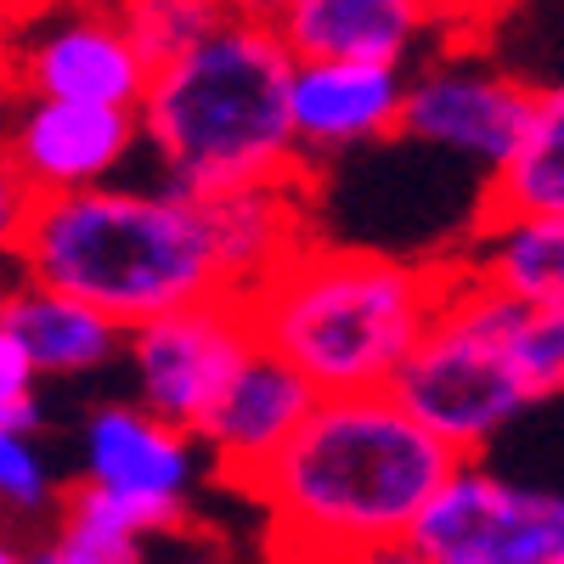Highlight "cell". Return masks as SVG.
I'll list each match as a JSON object with an SVG mask.
<instances>
[{"instance_id": "ba28073f", "label": "cell", "mask_w": 564, "mask_h": 564, "mask_svg": "<svg viewBox=\"0 0 564 564\" xmlns=\"http://www.w3.org/2000/svg\"><path fill=\"white\" fill-rule=\"evenodd\" d=\"M536 90L520 74H502L491 63H463V57H430L417 74H406L401 90V135L452 148L475 164H497L513 135L525 130Z\"/></svg>"}, {"instance_id": "d4e9b609", "label": "cell", "mask_w": 564, "mask_h": 564, "mask_svg": "<svg viewBox=\"0 0 564 564\" xmlns=\"http://www.w3.org/2000/svg\"><path fill=\"white\" fill-rule=\"evenodd\" d=\"M215 12H226V18H271L282 0H209Z\"/></svg>"}, {"instance_id": "3957f363", "label": "cell", "mask_w": 564, "mask_h": 564, "mask_svg": "<svg viewBox=\"0 0 564 564\" xmlns=\"http://www.w3.org/2000/svg\"><path fill=\"white\" fill-rule=\"evenodd\" d=\"M289 68L271 18H215L186 52L148 68L135 97L141 148H153L164 181L193 198L249 181L305 175L289 124Z\"/></svg>"}, {"instance_id": "484cf974", "label": "cell", "mask_w": 564, "mask_h": 564, "mask_svg": "<svg viewBox=\"0 0 564 564\" xmlns=\"http://www.w3.org/2000/svg\"><path fill=\"white\" fill-rule=\"evenodd\" d=\"M12 276H18V265H12V254H0V294L12 289Z\"/></svg>"}, {"instance_id": "7402d4cb", "label": "cell", "mask_w": 564, "mask_h": 564, "mask_svg": "<svg viewBox=\"0 0 564 564\" xmlns=\"http://www.w3.org/2000/svg\"><path fill=\"white\" fill-rule=\"evenodd\" d=\"M34 390H40V372L23 356L18 334L0 322V423H12V430H40V395Z\"/></svg>"}, {"instance_id": "8fae6325", "label": "cell", "mask_w": 564, "mask_h": 564, "mask_svg": "<svg viewBox=\"0 0 564 564\" xmlns=\"http://www.w3.org/2000/svg\"><path fill=\"white\" fill-rule=\"evenodd\" d=\"M18 85L29 97L135 108L141 85H148V57L135 52V40L124 34L113 7H79L34 29L18 63Z\"/></svg>"}, {"instance_id": "cb8c5ba5", "label": "cell", "mask_w": 564, "mask_h": 564, "mask_svg": "<svg viewBox=\"0 0 564 564\" xmlns=\"http://www.w3.org/2000/svg\"><path fill=\"white\" fill-rule=\"evenodd\" d=\"M23 215H29V186L18 181L7 148H0V254H12V238H18Z\"/></svg>"}, {"instance_id": "ac0fdd59", "label": "cell", "mask_w": 564, "mask_h": 564, "mask_svg": "<svg viewBox=\"0 0 564 564\" xmlns=\"http://www.w3.org/2000/svg\"><path fill=\"white\" fill-rule=\"evenodd\" d=\"M457 265L520 305H564V215L480 220L475 254H463Z\"/></svg>"}, {"instance_id": "2e32d148", "label": "cell", "mask_w": 564, "mask_h": 564, "mask_svg": "<svg viewBox=\"0 0 564 564\" xmlns=\"http://www.w3.org/2000/svg\"><path fill=\"white\" fill-rule=\"evenodd\" d=\"M181 525H186V502L135 497V491L79 480L52 508L45 558H57V564H130V558H141V547L153 536H170Z\"/></svg>"}, {"instance_id": "52a82bcc", "label": "cell", "mask_w": 564, "mask_h": 564, "mask_svg": "<svg viewBox=\"0 0 564 564\" xmlns=\"http://www.w3.org/2000/svg\"><path fill=\"white\" fill-rule=\"evenodd\" d=\"M124 339H130L141 406H153L181 430H198V417L215 406L226 379L254 350V327L238 294H209L124 327Z\"/></svg>"}, {"instance_id": "ffe728a7", "label": "cell", "mask_w": 564, "mask_h": 564, "mask_svg": "<svg viewBox=\"0 0 564 564\" xmlns=\"http://www.w3.org/2000/svg\"><path fill=\"white\" fill-rule=\"evenodd\" d=\"M113 18L124 23V34L135 40V52L153 63L186 52L220 12L209 7V0H113Z\"/></svg>"}, {"instance_id": "277c9868", "label": "cell", "mask_w": 564, "mask_h": 564, "mask_svg": "<svg viewBox=\"0 0 564 564\" xmlns=\"http://www.w3.org/2000/svg\"><path fill=\"white\" fill-rule=\"evenodd\" d=\"M452 265L379 249L300 243L238 294L254 345L305 372L316 395L384 390L435 316Z\"/></svg>"}, {"instance_id": "30bf717a", "label": "cell", "mask_w": 564, "mask_h": 564, "mask_svg": "<svg viewBox=\"0 0 564 564\" xmlns=\"http://www.w3.org/2000/svg\"><path fill=\"white\" fill-rule=\"evenodd\" d=\"M401 63L367 57H294L289 68V124L300 159L311 153H350L367 141L401 135Z\"/></svg>"}, {"instance_id": "8992f818", "label": "cell", "mask_w": 564, "mask_h": 564, "mask_svg": "<svg viewBox=\"0 0 564 564\" xmlns=\"http://www.w3.org/2000/svg\"><path fill=\"white\" fill-rule=\"evenodd\" d=\"M412 564H558L564 502L553 491L513 486L480 457H457L452 475L423 497L401 553Z\"/></svg>"}, {"instance_id": "44dd1931", "label": "cell", "mask_w": 564, "mask_h": 564, "mask_svg": "<svg viewBox=\"0 0 564 564\" xmlns=\"http://www.w3.org/2000/svg\"><path fill=\"white\" fill-rule=\"evenodd\" d=\"M57 480L52 463L34 446V430H12L0 423V520H52L57 508Z\"/></svg>"}, {"instance_id": "7a4b0ae2", "label": "cell", "mask_w": 564, "mask_h": 564, "mask_svg": "<svg viewBox=\"0 0 564 564\" xmlns=\"http://www.w3.org/2000/svg\"><path fill=\"white\" fill-rule=\"evenodd\" d=\"M12 265L18 276L97 305L119 327H135L209 294H231L204 198L181 193L170 181H97L79 193L29 198V215L12 238Z\"/></svg>"}, {"instance_id": "9a60e30c", "label": "cell", "mask_w": 564, "mask_h": 564, "mask_svg": "<svg viewBox=\"0 0 564 564\" xmlns=\"http://www.w3.org/2000/svg\"><path fill=\"white\" fill-rule=\"evenodd\" d=\"M209 231H215V254L226 271V289L243 294L249 282H260L282 254H294L311 238V198H305V175H282V181H249V186H226V193L204 198Z\"/></svg>"}, {"instance_id": "5bb4252c", "label": "cell", "mask_w": 564, "mask_h": 564, "mask_svg": "<svg viewBox=\"0 0 564 564\" xmlns=\"http://www.w3.org/2000/svg\"><path fill=\"white\" fill-rule=\"evenodd\" d=\"M294 57H367L412 63L423 34H441L430 0H282L271 12Z\"/></svg>"}, {"instance_id": "e0dca14e", "label": "cell", "mask_w": 564, "mask_h": 564, "mask_svg": "<svg viewBox=\"0 0 564 564\" xmlns=\"http://www.w3.org/2000/svg\"><path fill=\"white\" fill-rule=\"evenodd\" d=\"M0 322L18 334L40 379L97 372L124 350V327L113 316H102L97 305H85L63 289H45L34 276H12V289L0 294Z\"/></svg>"}, {"instance_id": "d6986e66", "label": "cell", "mask_w": 564, "mask_h": 564, "mask_svg": "<svg viewBox=\"0 0 564 564\" xmlns=\"http://www.w3.org/2000/svg\"><path fill=\"white\" fill-rule=\"evenodd\" d=\"M502 215H564V90L542 85L525 130L491 164L480 220Z\"/></svg>"}, {"instance_id": "603a6c76", "label": "cell", "mask_w": 564, "mask_h": 564, "mask_svg": "<svg viewBox=\"0 0 564 564\" xmlns=\"http://www.w3.org/2000/svg\"><path fill=\"white\" fill-rule=\"evenodd\" d=\"M520 0H430L435 12V29L452 34V40H475V34H491Z\"/></svg>"}, {"instance_id": "5b68a950", "label": "cell", "mask_w": 564, "mask_h": 564, "mask_svg": "<svg viewBox=\"0 0 564 564\" xmlns=\"http://www.w3.org/2000/svg\"><path fill=\"white\" fill-rule=\"evenodd\" d=\"M446 265L441 305L384 390L457 457H480L520 412L564 390V305H520Z\"/></svg>"}, {"instance_id": "9c48e42d", "label": "cell", "mask_w": 564, "mask_h": 564, "mask_svg": "<svg viewBox=\"0 0 564 564\" xmlns=\"http://www.w3.org/2000/svg\"><path fill=\"white\" fill-rule=\"evenodd\" d=\"M18 181L29 198L45 193H79V186L113 181L124 159L141 148L135 108L113 102H74V97H29L0 135Z\"/></svg>"}, {"instance_id": "4316f807", "label": "cell", "mask_w": 564, "mask_h": 564, "mask_svg": "<svg viewBox=\"0 0 564 564\" xmlns=\"http://www.w3.org/2000/svg\"><path fill=\"white\" fill-rule=\"evenodd\" d=\"M7 558H18V542L7 536V520H0V564H7Z\"/></svg>"}, {"instance_id": "6da1fadb", "label": "cell", "mask_w": 564, "mask_h": 564, "mask_svg": "<svg viewBox=\"0 0 564 564\" xmlns=\"http://www.w3.org/2000/svg\"><path fill=\"white\" fill-rule=\"evenodd\" d=\"M457 452L390 390L316 395L254 475L238 486L265 508L271 558H395Z\"/></svg>"}, {"instance_id": "7c38bea8", "label": "cell", "mask_w": 564, "mask_h": 564, "mask_svg": "<svg viewBox=\"0 0 564 564\" xmlns=\"http://www.w3.org/2000/svg\"><path fill=\"white\" fill-rule=\"evenodd\" d=\"M311 401H316V390L305 372H294L276 350L254 345L193 430L198 452H209L220 468V486H243L294 435V423L311 412Z\"/></svg>"}, {"instance_id": "4fadbf2b", "label": "cell", "mask_w": 564, "mask_h": 564, "mask_svg": "<svg viewBox=\"0 0 564 564\" xmlns=\"http://www.w3.org/2000/svg\"><path fill=\"white\" fill-rule=\"evenodd\" d=\"M85 480L186 502L198 486V435L141 401H113L85 417Z\"/></svg>"}]
</instances>
